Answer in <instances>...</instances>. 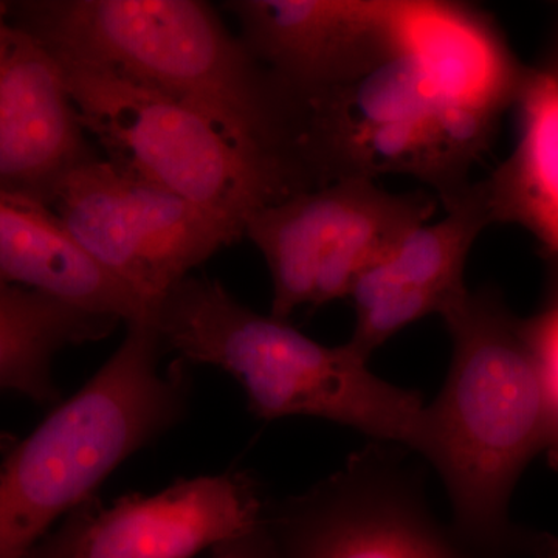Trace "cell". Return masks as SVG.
<instances>
[{
  "instance_id": "cell-15",
  "label": "cell",
  "mask_w": 558,
  "mask_h": 558,
  "mask_svg": "<svg viewBox=\"0 0 558 558\" xmlns=\"http://www.w3.org/2000/svg\"><path fill=\"white\" fill-rule=\"evenodd\" d=\"M119 319L0 281V391L58 405L51 365L64 348L106 339Z\"/></svg>"
},
{
  "instance_id": "cell-12",
  "label": "cell",
  "mask_w": 558,
  "mask_h": 558,
  "mask_svg": "<svg viewBox=\"0 0 558 558\" xmlns=\"http://www.w3.org/2000/svg\"><path fill=\"white\" fill-rule=\"evenodd\" d=\"M492 227L478 182L446 207V216L407 234L355 281L349 293L355 323L347 343L363 359L403 329L439 315L468 293L465 266Z\"/></svg>"
},
{
  "instance_id": "cell-5",
  "label": "cell",
  "mask_w": 558,
  "mask_h": 558,
  "mask_svg": "<svg viewBox=\"0 0 558 558\" xmlns=\"http://www.w3.org/2000/svg\"><path fill=\"white\" fill-rule=\"evenodd\" d=\"M81 126L105 160L204 209L244 238L253 213L304 191L281 165L201 112L89 62L57 58Z\"/></svg>"
},
{
  "instance_id": "cell-14",
  "label": "cell",
  "mask_w": 558,
  "mask_h": 558,
  "mask_svg": "<svg viewBox=\"0 0 558 558\" xmlns=\"http://www.w3.org/2000/svg\"><path fill=\"white\" fill-rule=\"evenodd\" d=\"M517 106L519 142L481 190L492 226L529 231L558 264V51L529 68Z\"/></svg>"
},
{
  "instance_id": "cell-17",
  "label": "cell",
  "mask_w": 558,
  "mask_h": 558,
  "mask_svg": "<svg viewBox=\"0 0 558 558\" xmlns=\"http://www.w3.org/2000/svg\"><path fill=\"white\" fill-rule=\"evenodd\" d=\"M211 550V558H281L267 519L252 531L227 539Z\"/></svg>"
},
{
  "instance_id": "cell-9",
  "label": "cell",
  "mask_w": 558,
  "mask_h": 558,
  "mask_svg": "<svg viewBox=\"0 0 558 558\" xmlns=\"http://www.w3.org/2000/svg\"><path fill=\"white\" fill-rule=\"evenodd\" d=\"M267 509L258 481L234 470L110 506L92 495L25 558H193L259 526Z\"/></svg>"
},
{
  "instance_id": "cell-6",
  "label": "cell",
  "mask_w": 558,
  "mask_h": 558,
  "mask_svg": "<svg viewBox=\"0 0 558 558\" xmlns=\"http://www.w3.org/2000/svg\"><path fill=\"white\" fill-rule=\"evenodd\" d=\"M436 209L433 194L395 193L376 179L347 178L253 213L244 238L269 269L270 315L288 319L300 307L349 299L362 274Z\"/></svg>"
},
{
  "instance_id": "cell-10",
  "label": "cell",
  "mask_w": 558,
  "mask_h": 558,
  "mask_svg": "<svg viewBox=\"0 0 558 558\" xmlns=\"http://www.w3.org/2000/svg\"><path fill=\"white\" fill-rule=\"evenodd\" d=\"M241 39L300 100L351 89L405 51L409 2L231 0Z\"/></svg>"
},
{
  "instance_id": "cell-2",
  "label": "cell",
  "mask_w": 558,
  "mask_h": 558,
  "mask_svg": "<svg viewBox=\"0 0 558 558\" xmlns=\"http://www.w3.org/2000/svg\"><path fill=\"white\" fill-rule=\"evenodd\" d=\"M449 374L425 407L422 459L438 473L450 527L476 558H558V538L510 519L529 462L545 453L546 427L534 359L521 318L499 290H468L446 314Z\"/></svg>"
},
{
  "instance_id": "cell-11",
  "label": "cell",
  "mask_w": 558,
  "mask_h": 558,
  "mask_svg": "<svg viewBox=\"0 0 558 558\" xmlns=\"http://www.w3.org/2000/svg\"><path fill=\"white\" fill-rule=\"evenodd\" d=\"M97 159L60 64L0 2V190L47 205L70 172Z\"/></svg>"
},
{
  "instance_id": "cell-16",
  "label": "cell",
  "mask_w": 558,
  "mask_h": 558,
  "mask_svg": "<svg viewBox=\"0 0 558 558\" xmlns=\"http://www.w3.org/2000/svg\"><path fill=\"white\" fill-rule=\"evenodd\" d=\"M524 339L534 359L543 413H545V454L558 472V286L538 314L521 318Z\"/></svg>"
},
{
  "instance_id": "cell-1",
  "label": "cell",
  "mask_w": 558,
  "mask_h": 558,
  "mask_svg": "<svg viewBox=\"0 0 558 558\" xmlns=\"http://www.w3.org/2000/svg\"><path fill=\"white\" fill-rule=\"evenodd\" d=\"M11 21L53 57L100 65L211 120L234 142L292 172L304 165L307 105L253 57L201 0H36Z\"/></svg>"
},
{
  "instance_id": "cell-13",
  "label": "cell",
  "mask_w": 558,
  "mask_h": 558,
  "mask_svg": "<svg viewBox=\"0 0 558 558\" xmlns=\"http://www.w3.org/2000/svg\"><path fill=\"white\" fill-rule=\"evenodd\" d=\"M0 281L126 325L153 322L137 293L102 269L43 202L0 190Z\"/></svg>"
},
{
  "instance_id": "cell-8",
  "label": "cell",
  "mask_w": 558,
  "mask_h": 558,
  "mask_svg": "<svg viewBox=\"0 0 558 558\" xmlns=\"http://www.w3.org/2000/svg\"><path fill=\"white\" fill-rule=\"evenodd\" d=\"M47 207L154 314L194 267L242 240L222 220L101 157L70 172Z\"/></svg>"
},
{
  "instance_id": "cell-7",
  "label": "cell",
  "mask_w": 558,
  "mask_h": 558,
  "mask_svg": "<svg viewBox=\"0 0 558 558\" xmlns=\"http://www.w3.org/2000/svg\"><path fill=\"white\" fill-rule=\"evenodd\" d=\"M410 451L371 442L310 490L269 505L281 558H476L429 508Z\"/></svg>"
},
{
  "instance_id": "cell-4",
  "label": "cell",
  "mask_w": 558,
  "mask_h": 558,
  "mask_svg": "<svg viewBox=\"0 0 558 558\" xmlns=\"http://www.w3.org/2000/svg\"><path fill=\"white\" fill-rule=\"evenodd\" d=\"M153 322L128 325L112 357L0 459V558H25L54 523L95 495L121 462L185 416L190 365Z\"/></svg>"
},
{
  "instance_id": "cell-3",
  "label": "cell",
  "mask_w": 558,
  "mask_h": 558,
  "mask_svg": "<svg viewBox=\"0 0 558 558\" xmlns=\"http://www.w3.org/2000/svg\"><path fill=\"white\" fill-rule=\"evenodd\" d=\"M165 352L236 377L264 421L315 417L421 454L424 398L381 379L348 343L326 347L258 314L208 277H186L154 314Z\"/></svg>"
}]
</instances>
